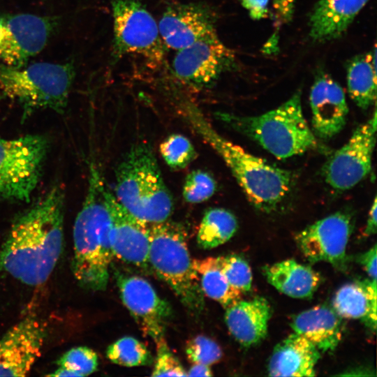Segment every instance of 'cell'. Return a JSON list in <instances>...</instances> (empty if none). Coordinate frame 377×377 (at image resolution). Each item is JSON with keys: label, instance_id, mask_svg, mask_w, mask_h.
<instances>
[{"label": "cell", "instance_id": "obj_1", "mask_svg": "<svg viewBox=\"0 0 377 377\" xmlns=\"http://www.w3.org/2000/svg\"><path fill=\"white\" fill-rule=\"evenodd\" d=\"M64 192L52 187L14 219L0 246V270L31 286L43 284L64 245Z\"/></svg>", "mask_w": 377, "mask_h": 377}, {"label": "cell", "instance_id": "obj_2", "mask_svg": "<svg viewBox=\"0 0 377 377\" xmlns=\"http://www.w3.org/2000/svg\"><path fill=\"white\" fill-rule=\"evenodd\" d=\"M179 110L193 129L221 157L255 207L271 212L288 198L294 183L291 172L269 164L222 136L194 103L182 101Z\"/></svg>", "mask_w": 377, "mask_h": 377}, {"label": "cell", "instance_id": "obj_3", "mask_svg": "<svg viewBox=\"0 0 377 377\" xmlns=\"http://www.w3.org/2000/svg\"><path fill=\"white\" fill-rule=\"evenodd\" d=\"M105 186L91 163L87 195L73 226L72 271L80 286L92 291L106 289L114 258Z\"/></svg>", "mask_w": 377, "mask_h": 377}, {"label": "cell", "instance_id": "obj_4", "mask_svg": "<svg viewBox=\"0 0 377 377\" xmlns=\"http://www.w3.org/2000/svg\"><path fill=\"white\" fill-rule=\"evenodd\" d=\"M114 175V195L130 214L148 224L169 219L172 196L147 143L133 145L117 164Z\"/></svg>", "mask_w": 377, "mask_h": 377}, {"label": "cell", "instance_id": "obj_5", "mask_svg": "<svg viewBox=\"0 0 377 377\" xmlns=\"http://www.w3.org/2000/svg\"><path fill=\"white\" fill-rule=\"evenodd\" d=\"M216 119L284 159L322 148L302 112L301 91L276 108L256 116L216 112Z\"/></svg>", "mask_w": 377, "mask_h": 377}, {"label": "cell", "instance_id": "obj_6", "mask_svg": "<svg viewBox=\"0 0 377 377\" xmlns=\"http://www.w3.org/2000/svg\"><path fill=\"white\" fill-rule=\"evenodd\" d=\"M149 263L151 270L173 290L193 315L204 309V294L197 280L182 224L169 219L149 224Z\"/></svg>", "mask_w": 377, "mask_h": 377}, {"label": "cell", "instance_id": "obj_7", "mask_svg": "<svg viewBox=\"0 0 377 377\" xmlns=\"http://www.w3.org/2000/svg\"><path fill=\"white\" fill-rule=\"evenodd\" d=\"M70 63L37 62L14 67L0 64V91L20 103L25 112L50 109L62 112L73 82Z\"/></svg>", "mask_w": 377, "mask_h": 377}, {"label": "cell", "instance_id": "obj_8", "mask_svg": "<svg viewBox=\"0 0 377 377\" xmlns=\"http://www.w3.org/2000/svg\"><path fill=\"white\" fill-rule=\"evenodd\" d=\"M110 5L113 59L137 55L149 66H158L165 58L166 47L152 15L138 0H110Z\"/></svg>", "mask_w": 377, "mask_h": 377}, {"label": "cell", "instance_id": "obj_9", "mask_svg": "<svg viewBox=\"0 0 377 377\" xmlns=\"http://www.w3.org/2000/svg\"><path fill=\"white\" fill-rule=\"evenodd\" d=\"M48 149L44 136L0 137V198L28 202L42 176Z\"/></svg>", "mask_w": 377, "mask_h": 377}, {"label": "cell", "instance_id": "obj_10", "mask_svg": "<svg viewBox=\"0 0 377 377\" xmlns=\"http://www.w3.org/2000/svg\"><path fill=\"white\" fill-rule=\"evenodd\" d=\"M376 111L353 131L348 141L329 158L322 168L325 182L337 191L352 188L371 170L376 141Z\"/></svg>", "mask_w": 377, "mask_h": 377}, {"label": "cell", "instance_id": "obj_11", "mask_svg": "<svg viewBox=\"0 0 377 377\" xmlns=\"http://www.w3.org/2000/svg\"><path fill=\"white\" fill-rule=\"evenodd\" d=\"M235 60L233 50L216 34L177 50L172 64V73L186 84L197 88L208 87L230 68Z\"/></svg>", "mask_w": 377, "mask_h": 377}, {"label": "cell", "instance_id": "obj_12", "mask_svg": "<svg viewBox=\"0 0 377 377\" xmlns=\"http://www.w3.org/2000/svg\"><path fill=\"white\" fill-rule=\"evenodd\" d=\"M121 300L142 333L154 342L165 338L172 315L170 304L145 279L114 269Z\"/></svg>", "mask_w": 377, "mask_h": 377}, {"label": "cell", "instance_id": "obj_13", "mask_svg": "<svg viewBox=\"0 0 377 377\" xmlns=\"http://www.w3.org/2000/svg\"><path fill=\"white\" fill-rule=\"evenodd\" d=\"M351 232L350 216L337 212L306 227L295 239L309 262H327L343 272L348 267L346 247Z\"/></svg>", "mask_w": 377, "mask_h": 377}, {"label": "cell", "instance_id": "obj_14", "mask_svg": "<svg viewBox=\"0 0 377 377\" xmlns=\"http://www.w3.org/2000/svg\"><path fill=\"white\" fill-rule=\"evenodd\" d=\"M0 60L20 67L46 45L53 30V20L30 13L3 15Z\"/></svg>", "mask_w": 377, "mask_h": 377}, {"label": "cell", "instance_id": "obj_15", "mask_svg": "<svg viewBox=\"0 0 377 377\" xmlns=\"http://www.w3.org/2000/svg\"><path fill=\"white\" fill-rule=\"evenodd\" d=\"M105 196L110 216L113 256L145 272L151 271L149 263V224L130 214L107 186Z\"/></svg>", "mask_w": 377, "mask_h": 377}, {"label": "cell", "instance_id": "obj_16", "mask_svg": "<svg viewBox=\"0 0 377 377\" xmlns=\"http://www.w3.org/2000/svg\"><path fill=\"white\" fill-rule=\"evenodd\" d=\"M44 323L29 316L0 337V376H24L40 355L46 337Z\"/></svg>", "mask_w": 377, "mask_h": 377}, {"label": "cell", "instance_id": "obj_17", "mask_svg": "<svg viewBox=\"0 0 377 377\" xmlns=\"http://www.w3.org/2000/svg\"><path fill=\"white\" fill-rule=\"evenodd\" d=\"M158 26L165 47L175 51L217 34L209 10L195 3L168 8Z\"/></svg>", "mask_w": 377, "mask_h": 377}, {"label": "cell", "instance_id": "obj_18", "mask_svg": "<svg viewBox=\"0 0 377 377\" xmlns=\"http://www.w3.org/2000/svg\"><path fill=\"white\" fill-rule=\"evenodd\" d=\"M311 130L317 138L329 140L344 128L348 113L345 92L328 74L321 73L311 89Z\"/></svg>", "mask_w": 377, "mask_h": 377}, {"label": "cell", "instance_id": "obj_19", "mask_svg": "<svg viewBox=\"0 0 377 377\" xmlns=\"http://www.w3.org/2000/svg\"><path fill=\"white\" fill-rule=\"evenodd\" d=\"M226 309L225 321L228 329L242 346H254L265 338L272 315L271 306L265 298L239 300Z\"/></svg>", "mask_w": 377, "mask_h": 377}, {"label": "cell", "instance_id": "obj_20", "mask_svg": "<svg viewBox=\"0 0 377 377\" xmlns=\"http://www.w3.org/2000/svg\"><path fill=\"white\" fill-rule=\"evenodd\" d=\"M320 351L303 336L292 334L279 343L268 364L270 376H314Z\"/></svg>", "mask_w": 377, "mask_h": 377}, {"label": "cell", "instance_id": "obj_21", "mask_svg": "<svg viewBox=\"0 0 377 377\" xmlns=\"http://www.w3.org/2000/svg\"><path fill=\"white\" fill-rule=\"evenodd\" d=\"M290 326L320 351L334 350L342 339V318L327 305H318L293 316Z\"/></svg>", "mask_w": 377, "mask_h": 377}, {"label": "cell", "instance_id": "obj_22", "mask_svg": "<svg viewBox=\"0 0 377 377\" xmlns=\"http://www.w3.org/2000/svg\"><path fill=\"white\" fill-rule=\"evenodd\" d=\"M369 0H319L309 18V35L323 43L341 36Z\"/></svg>", "mask_w": 377, "mask_h": 377}, {"label": "cell", "instance_id": "obj_23", "mask_svg": "<svg viewBox=\"0 0 377 377\" xmlns=\"http://www.w3.org/2000/svg\"><path fill=\"white\" fill-rule=\"evenodd\" d=\"M376 280H358L343 285L332 300V308L344 318L361 319L370 330L376 327Z\"/></svg>", "mask_w": 377, "mask_h": 377}, {"label": "cell", "instance_id": "obj_24", "mask_svg": "<svg viewBox=\"0 0 377 377\" xmlns=\"http://www.w3.org/2000/svg\"><path fill=\"white\" fill-rule=\"evenodd\" d=\"M263 272L272 286L294 298H311L321 283L319 273L293 259L266 265Z\"/></svg>", "mask_w": 377, "mask_h": 377}, {"label": "cell", "instance_id": "obj_25", "mask_svg": "<svg viewBox=\"0 0 377 377\" xmlns=\"http://www.w3.org/2000/svg\"><path fill=\"white\" fill-rule=\"evenodd\" d=\"M347 87L349 95L361 109L367 110L376 97V48L359 54L347 64Z\"/></svg>", "mask_w": 377, "mask_h": 377}, {"label": "cell", "instance_id": "obj_26", "mask_svg": "<svg viewBox=\"0 0 377 377\" xmlns=\"http://www.w3.org/2000/svg\"><path fill=\"white\" fill-rule=\"evenodd\" d=\"M193 268L203 294L227 308L241 299L242 293L232 286L220 269L216 257L193 259Z\"/></svg>", "mask_w": 377, "mask_h": 377}, {"label": "cell", "instance_id": "obj_27", "mask_svg": "<svg viewBox=\"0 0 377 377\" xmlns=\"http://www.w3.org/2000/svg\"><path fill=\"white\" fill-rule=\"evenodd\" d=\"M238 227L235 216L221 208L208 209L204 214L197 233L196 242L202 249H212L227 242Z\"/></svg>", "mask_w": 377, "mask_h": 377}, {"label": "cell", "instance_id": "obj_28", "mask_svg": "<svg viewBox=\"0 0 377 377\" xmlns=\"http://www.w3.org/2000/svg\"><path fill=\"white\" fill-rule=\"evenodd\" d=\"M108 360L118 365L132 367L149 365L153 357L146 346L133 337H123L112 344L106 350Z\"/></svg>", "mask_w": 377, "mask_h": 377}, {"label": "cell", "instance_id": "obj_29", "mask_svg": "<svg viewBox=\"0 0 377 377\" xmlns=\"http://www.w3.org/2000/svg\"><path fill=\"white\" fill-rule=\"evenodd\" d=\"M58 368L50 376H87L97 370L98 356L87 346H77L66 351L57 361Z\"/></svg>", "mask_w": 377, "mask_h": 377}, {"label": "cell", "instance_id": "obj_30", "mask_svg": "<svg viewBox=\"0 0 377 377\" xmlns=\"http://www.w3.org/2000/svg\"><path fill=\"white\" fill-rule=\"evenodd\" d=\"M159 151L166 165L176 170L186 168L198 156L191 140L178 133L166 137L159 145Z\"/></svg>", "mask_w": 377, "mask_h": 377}, {"label": "cell", "instance_id": "obj_31", "mask_svg": "<svg viewBox=\"0 0 377 377\" xmlns=\"http://www.w3.org/2000/svg\"><path fill=\"white\" fill-rule=\"evenodd\" d=\"M216 190V182L208 172L195 170L186 177L182 196L188 203L199 204L212 198Z\"/></svg>", "mask_w": 377, "mask_h": 377}, {"label": "cell", "instance_id": "obj_32", "mask_svg": "<svg viewBox=\"0 0 377 377\" xmlns=\"http://www.w3.org/2000/svg\"><path fill=\"white\" fill-rule=\"evenodd\" d=\"M218 265L229 283L241 293L251 288L252 274L250 266L241 256L230 254L216 257Z\"/></svg>", "mask_w": 377, "mask_h": 377}, {"label": "cell", "instance_id": "obj_33", "mask_svg": "<svg viewBox=\"0 0 377 377\" xmlns=\"http://www.w3.org/2000/svg\"><path fill=\"white\" fill-rule=\"evenodd\" d=\"M188 360L194 363L210 366L218 362L222 357L219 344L205 335H197L190 339L185 348Z\"/></svg>", "mask_w": 377, "mask_h": 377}, {"label": "cell", "instance_id": "obj_34", "mask_svg": "<svg viewBox=\"0 0 377 377\" xmlns=\"http://www.w3.org/2000/svg\"><path fill=\"white\" fill-rule=\"evenodd\" d=\"M156 357L152 376H187V373L177 357L171 352L165 338L156 342Z\"/></svg>", "mask_w": 377, "mask_h": 377}, {"label": "cell", "instance_id": "obj_35", "mask_svg": "<svg viewBox=\"0 0 377 377\" xmlns=\"http://www.w3.org/2000/svg\"><path fill=\"white\" fill-rule=\"evenodd\" d=\"M355 260L364 267L372 280H376V244L358 255Z\"/></svg>", "mask_w": 377, "mask_h": 377}, {"label": "cell", "instance_id": "obj_36", "mask_svg": "<svg viewBox=\"0 0 377 377\" xmlns=\"http://www.w3.org/2000/svg\"><path fill=\"white\" fill-rule=\"evenodd\" d=\"M240 2L252 19L260 20L267 17L269 0H240Z\"/></svg>", "mask_w": 377, "mask_h": 377}, {"label": "cell", "instance_id": "obj_37", "mask_svg": "<svg viewBox=\"0 0 377 377\" xmlns=\"http://www.w3.org/2000/svg\"><path fill=\"white\" fill-rule=\"evenodd\" d=\"M297 0H273V7L278 20L287 23L292 20Z\"/></svg>", "mask_w": 377, "mask_h": 377}, {"label": "cell", "instance_id": "obj_38", "mask_svg": "<svg viewBox=\"0 0 377 377\" xmlns=\"http://www.w3.org/2000/svg\"><path fill=\"white\" fill-rule=\"evenodd\" d=\"M376 205H377L376 198H375L369 212L366 228L364 230V236H370L376 232V228H377Z\"/></svg>", "mask_w": 377, "mask_h": 377}, {"label": "cell", "instance_id": "obj_39", "mask_svg": "<svg viewBox=\"0 0 377 377\" xmlns=\"http://www.w3.org/2000/svg\"><path fill=\"white\" fill-rule=\"evenodd\" d=\"M187 376H212V371L209 366L194 363L187 371Z\"/></svg>", "mask_w": 377, "mask_h": 377}]
</instances>
